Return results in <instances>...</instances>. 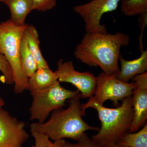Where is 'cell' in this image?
I'll list each match as a JSON object with an SVG mask.
<instances>
[{"instance_id":"obj_15","label":"cell","mask_w":147,"mask_h":147,"mask_svg":"<svg viewBox=\"0 0 147 147\" xmlns=\"http://www.w3.org/2000/svg\"><path fill=\"white\" fill-rule=\"evenodd\" d=\"M20 58L21 66L24 73L28 78L38 69V65L30 51L26 37L23 35L20 45Z\"/></svg>"},{"instance_id":"obj_14","label":"cell","mask_w":147,"mask_h":147,"mask_svg":"<svg viewBox=\"0 0 147 147\" xmlns=\"http://www.w3.org/2000/svg\"><path fill=\"white\" fill-rule=\"evenodd\" d=\"M24 34L26 38L30 51L36 61L38 68H49L40 51L39 35L35 27L32 25H28Z\"/></svg>"},{"instance_id":"obj_22","label":"cell","mask_w":147,"mask_h":147,"mask_svg":"<svg viewBox=\"0 0 147 147\" xmlns=\"http://www.w3.org/2000/svg\"><path fill=\"white\" fill-rule=\"evenodd\" d=\"M140 17L139 18V22L141 23L140 26H142L141 27V30H142V34L140 35V37H139V49L141 52L143 51V45L142 44V37H143V32H144V30L145 27L147 25V12L143 13V14H141Z\"/></svg>"},{"instance_id":"obj_8","label":"cell","mask_w":147,"mask_h":147,"mask_svg":"<svg viewBox=\"0 0 147 147\" xmlns=\"http://www.w3.org/2000/svg\"><path fill=\"white\" fill-rule=\"evenodd\" d=\"M57 69L55 71L59 82L70 83L81 93L82 98H86L94 94L96 86V78L90 71H76L71 61H58Z\"/></svg>"},{"instance_id":"obj_24","label":"cell","mask_w":147,"mask_h":147,"mask_svg":"<svg viewBox=\"0 0 147 147\" xmlns=\"http://www.w3.org/2000/svg\"><path fill=\"white\" fill-rule=\"evenodd\" d=\"M108 147H129L124 146H121V145L117 144H115L112 145V146H110Z\"/></svg>"},{"instance_id":"obj_7","label":"cell","mask_w":147,"mask_h":147,"mask_svg":"<svg viewBox=\"0 0 147 147\" xmlns=\"http://www.w3.org/2000/svg\"><path fill=\"white\" fill-rule=\"evenodd\" d=\"M121 0H92L74 6L73 10L83 18L86 33H108L105 24H100L105 13L116 10Z\"/></svg>"},{"instance_id":"obj_6","label":"cell","mask_w":147,"mask_h":147,"mask_svg":"<svg viewBox=\"0 0 147 147\" xmlns=\"http://www.w3.org/2000/svg\"><path fill=\"white\" fill-rule=\"evenodd\" d=\"M96 78L95 92L92 97L99 105H103L106 100H110L114 106L117 107L119 101L132 95L133 83L120 81L117 78V74L108 75L102 71Z\"/></svg>"},{"instance_id":"obj_23","label":"cell","mask_w":147,"mask_h":147,"mask_svg":"<svg viewBox=\"0 0 147 147\" xmlns=\"http://www.w3.org/2000/svg\"><path fill=\"white\" fill-rule=\"evenodd\" d=\"M5 105L4 100L0 96V107H2Z\"/></svg>"},{"instance_id":"obj_25","label":"cell","mask_w":147,"mask_h":147,"mask_svg":"<svg viewBox=\"0 0 147 147\" xmlns=\"http://www.w3.org/2000/svg\"><path fill=\"white\" fill-rule=\"evenodd\" d=\"M3 1V0H0V1L2 2Z\"/></svg>"},{"instance_id":"obj_18","label":"cell","mask_w":147,"mask_h":147,"mask_svg":"<svg viewBox=\"0 0 147 147\" xmlns=\"http://www.w3.org/2000/svg\"><path fill=\"white\" fill-rule=\"evenodd\" d=\"M35 140V145L30 147H63L65 139L51 142L47 135L38 131L30 130Z\"/></svg>"},{"instance_id":"obj_11","label":"cell","mask_w":147,"mask_h":147,"mask_svg":"<svg viewBox=\"0 0 147 147\" xmlns=\"http://www.w3.org/2000/svg\"><path fill=\"white\" fill-rule=\"evenodd\" d=\"M141 56L132 61L124 59L120 54L119 60L121 64V69L117 74V78L120 81L129 83V80L138 75L146 72L147 70V50L141 52Z\"/></svg>"},{"instance_id":"obj_19","label":"cell","mask_w":147,"mask_h":147,"mask_svg":"<svg viewBox=\"0 0 147 147\" xmlns=\"http://www.w3.org/2000/svg\"><path fill=\"white\" fill-rule=\"evenodd\" d=\"M0 71L3 74L1 81L4 84L11 85L13 83V72L5 57L0 53Z\"/></svg>"},{"instance_id":"obj_20","label":"cell","mask_w":147,"mask_h":147,"mask_svg":"<svg viewBox=\"0 0 147 147\" xmlns=\"http://www.w3.org/2000/svg\"><path fill=\"white\" fill-rule=\"evenodd\" d=\"M63 147H102L90 139L86 133H84L76 144L65 142Z\"/></svg>"},{"instance_id":"obj_4","label":"cell","mask_w":147,"mask_h":147,"mask_svg":"<svg viewBox=\"0 0 147 147\" xmlns=\"http://www.w3.org/2000/svg\"><path fill=\"white\" fill-rule=\"evenodd\" d=\"M28 24L17 26L10 19L0 23V53L5 57L13 72L14 92L28 89V78L24 73L20 58L21 38Z\"/></svg>"},{"instance_id":"obj_10","label":"cell","mask_w":147,"mask_h":147,"mask_svg":"<svg viewBox=\"0 0 147 147\" xmlns=\"http://www.w3.org/2000/svg\"><path fill=\"white\" fill-rule=\"evenodd\" d=\"M134 88L132 92L134 111L133 122L129 132L138 131L146 123L147 119V72L133 77Z\"/></svg>"},{"instance_id":"obj_2","label":"cell","mask_w":147,"mask_h":147,"mask_svg":"<svg viewBox=\"0 0 147 147\" xmlns=\"http://www.w3.org/2000/svg\"><path fill=\"white\" fill-rule=\"evenodd\" d=\"M89 108L95 109L101 122V127L92 139L102 147L115 144L124 135L129 132L134 118L132 96L125 98L115 108H108L98 104L91 97L88 102L82 104L83 116Z\"/></svg>"},{"instance_id":"obj_3","label":"cell","mask_w":147,"mask_h":147,"mask_svg":"<svg viewBox=\"0 0 147 147\" xmlns=\"http://www.w3.org/2000/svg\"><path fill=\"white\" fill-rule=\"evenodd\" d=\"M81 97L69 99V107L59 108L53 111L49 120L43 123H34L30 125V130L47 135L55 141L70 139L78 141L85 131H99L100 128L89 125L82 119Z\"/></svg>"},{"instance_id":"obj_5","label":"cell","mask_w":147,"mask_h":147,"mask_svg":"<svg viewBox=\"0 0 147 147\" xmlns=\"http://www.w3.org/2000/svg\"><path fill=\"white\" fill-rule=\"evenodd\" d=\"M30 92L32 102L29 110L30 119L36 120L39 123L45 122L51 112L66 106L69 99L82 98L79 90L66 89L59 81L47 88Z\"/></svg>"},{"instance_id":"obj_16","label":"cell","mask_w":147,"mask_h":147,"mask_svg":"<svg viewBox=\"0 0 147 147\" xmlns=\"http://www.w3.org/2000/svg\"><path fill=\"white\" fill-rule=\"evenodd\" d=\"M117 144L129 147H147V123L139 131L127 133Z\"/></svg>"},{"instance_id":"obj_12","label":"cell","mask_w":147,"mask_h":147,"mask_svg":"<svg viewBox=\"0 0 147 147\" xmlns=\"http://www.w3.org/2000/svg\"><path fill=\"white\" fill-rule=\"evenodd\" d=\"M58 81L57 74L50 68H40L28 79V89L30 91L39 90L53 86Z\"/></svg>"},{"instance_id":"obj_21","label":"cell","mask_w":147,"mask_h":147,"mask_svg":"<svg viewBox=\"0 0 147 147\" xmlns=\"http://www.w3.org/2000/svg\"><path fill=\"white\" fill-rule=\"evenodd\" d=\"M58 0H33L32 10L45 11L52 9L57 5Z\"/></svg>"},{"instance_id":"obj_1","label":"cell","mask_w":147,"mask_h":147,"mask_svg":"<svg viewBox=\"0 0 147 147\" xmlns=\"http://www.w3.org/2000/svg\"><path fill=\"white\" fill-rule=\"evenodd\" d=\"M128 35L86 33L74 52L76 59L90 66L100 67L106 74H117L120 50L129 42Z\"/></svg>"},{"instance_id":"obj_13","label":"cell","mask_w":147,"mask_h":147,"mask_svg":"<svg viewBox=\"0 0 147 147\" xmlns=\"http://www.w3.org/2000/svg\"><path fill=\"white\" fill-rule=\"evenodd\" d=\"M10 13V20L17 26L25 24L28 14L32 10L33 0H3Z\"/></svg>"},{"instance_id":"obj_17","label":"cell","mask_w":147,"mask_h":147,"mask_svg":"<svg viewBox=\"0 0 147 147\" xmlns=\"http://www.w3.org/2000/svg\"><path fill=\"white\" fill-rule=\"evenodd\" d=\"M122 13L128 16L141 15L147 12V0H121Z\"/></svg>"},{"instance_id":"obj_9","label":"cell","mask_w":147,"mask_h":147,"mask_svg":"<svg viewBox=\"0 0 147 147\" xmlns=\"http://www.w3.org/2000/svg\"><path fill=\"white\" fill-rule=\"evenodd\" d=\"M29 137L25 123L0 107V147H22Z\"/></svg>"}]
</instances>
